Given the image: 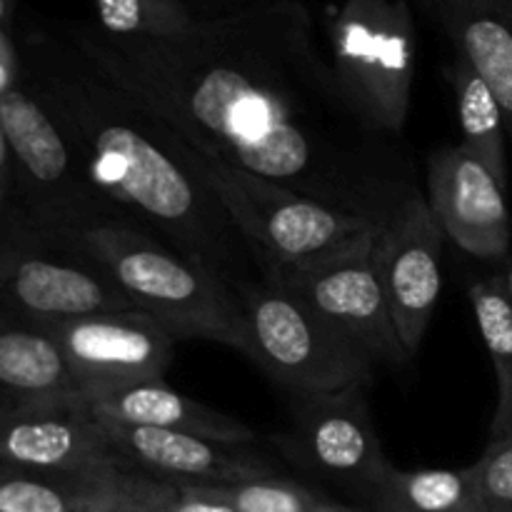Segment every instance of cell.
Masks as SVG:
<instances>
[{
  "label": "cell",
  "mask_w": 512,
  "mask_h": 512,
  "mask_svg": "<svg viewBox=\"0 0 512 512\" xmlns=\"http://www.w3.org/2000/svg\"><path fill=\"white\" fill-rule=\"evenodd\" d=\"M200 488L228 503L235 512H315L325 500L315 490L280 475L230 485H200Z\"/></svg>",
  "instance_id": "24"
},
{
  "label": "cell",
  "mask_w": 512,
  "mask_h": 512,
  "mask_svg": "<svg viewBox=\"0 0 512 512\" xmlns=\"http://www.w3.org/2000/svg\"><path fill=\"white\" fill-rule=\"evenodd\" d=\"M250 335L248 358L285 395L373 388L380 365L353 338L273 280L235 285Z\"/></svg>",
  "instance_id": "6"
},
{
  "label": "cell",
  "mask_w": 512,
  "mask_h": 512,
  "mask_svg": "<svg viewBox=\"0 0 512 512\" xmlns=\"http://www.w3.org/2000/svg\"><path fill=\"white\" fill-rule=\"evenodd\" d=\"M18 0H0V30H3V25L8 23L10 15H13V8Z\"/></svg>",
  "instance_id": "30"
},
{
  "label": "cell",
  "mask_w": 512,
  "mask_h": 512,
  "mask_svg": "<svg viewBox=\"0 0 512 512\" xmlns=\"http://www.w3.org/2000/svg\"><path fill=\"white\" fill-rule=\"evenodd\" d=\"M85 403L163 380L178 340L143 310H120L50 325Z\"/></svg>",
  "instance_id": "11"
},
{
  "label": "cell",
  "mask_w": 512,
  "mask_h": 512,
  "mask_svg": "<svg viewBox=\"0 0 512 512\" xmlns=\"http://www.w3.org/2000/svg\"><path fill=\"white\" fill-rule=\"evenodd\" d=\"M370 512H483L468 470H388Z\"/></svg>",
  "instance_id": "22"
},
{
  "label": "cell",
  "mask_w": 512,
  "mask_h": 512,
  "mask_svg": "<svg viewBox=\"0 0 512 512\" xmlns=\"http://www.w3.org/2000/svg\"><path fill=\"white\" fill-rule=\"evenodd\" d=\"M95 28L115 38H170L203 23L185 0H90Z\"/></svg>",
  "instance_id": "23"
},
{
  "label": "cell",
  "mask_w": 512,
  "mask_h": 512,
  "mask_svg": "<svg viewBox=\"0 0 512 512\" xmlns=\"http://www.w3.org/2000/svg\"><path fill=\"white\" fill-rule=\"evenodd\" d=\"M493 90L512 143V0H410Z\"/></svg>",
  "instance_id": "16"
},
{
  "label": "cell",
  "mask_w": 512,
  "mask_h": 512,
  "mask_svg": "<svg viewBox=\"0 0 512 512\" xmlns=\"http://www.w3.org/2000/svg\"><path fill=\"white\" fill-rule=\"evenodd\" d=\"M85 403L63 348L48 328L0 315V408Z\"/></svg>",
  "instance_id": "17"
},
{
  "label": "cell",
  "mask_w": 512,
  "mask_h": 512,
  "mask_svg": "<svg viewBox=\"0 0 512 512\" xmlns=\"http://www.w3.org/2000/svg\"><path fill=\"white\" fill-rule=\"evenodd\" d=\"M0 310L25 323H68L138 310L100 268L80 255L8 233L0 238Z\"/></svg>",
  "instance_id": "9"
},
{
  "label": "cell",
  "mask_w": 512,
  "mask_h": 512,
  "mask_svg": "<svg viewBox=\"0 0 512 512\" xmlns=\"http://www.w3.org/2000/svg\"><path fill=\"white\" fill-rule=\"evenodd\" d=\"M445 78H448L450 90L455 95L460 130H463V143L460 145L495 175L500 188L508 190L510 135L503 108L495 100L493 90L460 55H453V60L445 65Z\"/></svg>",
  "instance_id": "20"
},
{
  "label": "cell",
  "mask_w": 512,
  "mask_h": 512,
  "mask_svg": "<svg viewBox=\"0 0 512 512\" xmlns=\"http://www.w3.org/2000/svg\"><path fill=\"white\" fill-rule=\"evenodd\" d=\"M0 465L38 473L128 470L88 403L0 408Z\"/></svg>",
  "instance_id": "13"
},
{
  "label": "cell",
  "mask_w": 512,
  "mask_h": 512,
  "mask_svg": "<svg viewBox=\"0 0 512 512\" xmlns=\"http://www.w3.org/2000/svg\"><path fill=\"white\" fill-rule=\"evenodd\" d=\"M130 503V470L38 473L0 465V512H115Z\"/></svg>",
  "instance_id": "19"
},
{
  "label": "cell",
  "mask_w": 512,
  "mask_h": 512,
  "mask_svg": "<svg viewBox=\"0 0 512 512\" xmlns=\"http://www.w3.org/2000/svg\"><path fill=\"white\" fill-rule=\"evenodd\" d=\"M0 130L13 168L5 235L53 245L93 225L130 220L90 178L78 150L25 80L0 90Z\"/></svg>",
  "instance_id": "4"
},
{
  "label": "cell",
  "mask_w": 512,
  "mask_h": 512,
  "mask_svg": "<svg viewBox=\"0 0 512 512\" xmlns=\"http://www.w3.org/2000/svg\"><path fill=\"white\" fill-rule=\"evenodd\" d=\"M503 280H505V288H508V293L512 298V255H510L508 263H505V268H503Z\"/></svg>",
  "instance_id": "31"
},
{
  "label": "cell",
  "mask_w": 512,
  "mask_h": 512,
  "mask_svg": "<svg viewBox=\"0 0 512 512\" xmlns=\"http://www.w3.org/2000/svg\"><path fill=\"white\" fill-rule=\"evenodd\" d=\"M20 73L90 178L138 228L208 265L233 288L263 278L253 248L205 183L195 150L70 35L33 40Z\"/></svg>",
  "instance_id": "2"
},
{
  "label": "cell",
  "mask_w": 512,
  "mask_h": 512,
  "mask_svg": "<svg viewBox=\"0 0 512 512\" xmlns=\"http://www.w3.org/2000/svg\"><path fill=\"white\" fill-rule=\"evenodd\" d=\"M375 233L348 248L273 275V283L303 298L328 323L353 338L378 365L405 368L413 360L400 340L373 258Z\"/></svg>",
  "instance_id": "10"
},
{
  "label": "cell",
  "mask_w": 512,
  "mask_h": 512,
  "mask_svg": "<svg viewBox=\"0 0 512 512\" xmlns=\"http://www.w3.org/2000/svg\"><path fill=\"white\" fill-rule=\"evenodd\" d=\"M495 175L463 145L430 153L425 200L445 238L463 253L490 263H508L512 220Z\"/></svg>",
  "instance_id": "14"
},
{
  "label": "cell",
  "mask_w": 512,
  "mask_h": 512,
  "mask_svg": "<svg viewBox=\"0 0 512 512\" xmlns=\"http://www.w3.org/2000/svg\"><path fill=\"white\" fill-rule=\"evenodd\" d=\"M315 512H370V510H358V508H348V505H340V503H333V500L325 498L323 503L318 505V510Z\"/></svg>",
  "instance_id": "29"
},
{
  "label": "cell",
  "mask_w": 512,
  "mask_h": 512,
  "mask_svg": "<svg viewBox=\"0 0 512 512\" xmlns=\"http://www.w3.org/2000/svg\"><path fill=\"white\" fill-rule=\"evenodd\" d=\"M443 240L423 193L405 198L375 230V268L400 340L413 358L443 293Z\"/></svg>",
  "instance_id": "12"
},
{
  "label": "cell",
  "mask_w": 512,
  "mask_h": 512,
  "mask_svg": "<svg viewBox=\"0 0 512 512\" xmlns=\"http://www.w3.org/2000/svg\"><path fill=\"white\" fill-rule=\"evenodd\" d=\"M100 425L125 468L150 478L180 485H230L278 475L263 455L245 450V445L108 420Z\"/></svg>",
  "instance_id": "15"
},
{
  "label": "cell",
  "mask_w": 512,
  "mask_h": 512,
  "mask_svg": "<svg viewBox=\"0 0 512 512\" xmlns=\"http://www.w3.org/2000/svg\"><path fill=\"white\" fill-rule=\"evenodd\" d=\"M468 470L475 498L483 512H512V435L488 440Z\"/></svg>",
  "instance_id": "26"
},
{
  "label": "cell",
  "mask_w": 512,
  "mask_h": 512,
  "mask_svg": "<svg viewBox=\"0 0 512 512\" xmlns=\"http://www.w3.org/2000/svg\"><path fill=\"white\" fill-rule=\"evenodd\" d=\"M468 300L498 378V405L490 423V440H498L512 435V298L503 273L470 280Z\"/></svg>",
  "instance_id": "21"
},
{
  "label": "cell",
  "mask_w": 512,
  "mask_h": 512,
  "mask_svg": "<svg viewBox=\"0 0 512 512\" xmlns=\"http://www.w3.org/2000/svg\"><path fill=\"white\" fill-rule=\"evenodd\" d=\"M50 248L68 250L103 270L175 340H208L250 355L248 323L233 285L130 220L93 225Z\"/></svg>",
  "instance_id": "3"
},
{
  "label": "cell",
  "mask_w": 512,
  "mask_h": 512,
  "mask_svg": "<svg viewBox=\"0 0 512 512\" xmlns=\"http://www.w3.org/2000/svg\"><path fill=\"white\" fill-rule=\"evenodd\" d=\"M10 210H13V168H10L8 145L0 130V238L10 225Z\"/></svg>",
  "instance_id": "27"
},
{
  "label": "cell",
  "mask_w": 512,
  "mask_h": 512,
  "mask_svg": "<svg viewBox=\"0 0 512 512\" xmlns=\"http://www.w3.org/2000/svg\"><path fill=\"white\" fill-rule=\"evenodd\" d=\"M0 315H3V310H0Z\"/></svg>",
  "instance_id": "33"
},
{
  "label": "cell",
  "mask_w": 512,
  "mask_h": 512,
  "mask_svg": "<svg viewBox=\"0 0 512 512\" xmlns=\"http://www.w3.org/2000/svg\"><path fill=\"white\" fill-rule=\"evenodd\" d=\"M185 3H188L203 20H213L230 13H238V10L253 5L255 0H185Z\"/></svg>",
  "instance_id": "28"
},
{
  "label": "cell",
  "mask_w": 512,
  "mask_h": 512,
  "mask_svg": "<svg viewBox=\"0 0 512 512\" xmlns=\"http://www.w3.org/2000/svg\"><path fill=\"white\" fill-rule=\"evenodd\" d=\"M88 408L95 418L108 420V423L173 430V433L198 435V438L218 440V443L248 445L258 438L255 430L240 423L238 418L168 388L163 380H150V383L90 400Z\"/></svg>",
  "instance_id": "18"
},
{
  "label": "cell",
  "mask_w": 512,
  "mask_h": 512,
  "mask_svg": "<svg viewBox=\"0 0 512 512\" xmlns=\"http://www.w3.org/2000/svg\"><path fill=\"white\" fill-rule=\"evenodd\" d=\"M130 503L148 512H235L200 485H180L130 470Z\"/></svg>",
  "instance_id": "25"
},
{
  "label": "cell",
  "mask_w": 512,
  "mask_h": 512,
  "mask_svg": "<svg viewBox=\"0 0 512 512\" xmlns=\"http://www.w3.org/2000/svg\"><path fill=\"white\" fill-rule=\"evenodd\" d=\"M195 153L383 225L420 193L403 140L365 128L313 43L303 0H255L170 38L70 30Z\"/></svg>",
  "instance_id": "1"
},
{
  "label": "cell",
  "mask_w": 512,
  "mask_h": 512,
  "mask_svg": "<svg viewBox=\"0 0 512 512\" xmlns=\"http://www.w3.org/2000/svg\"><path fill=\"white\" fill-rule=\"evenodd\" d=\"M410 0H345L330 20V68L360 123L400 140L413 103L418 28Z\"/></svg>",
  "instance_id": "7"
},
{
  "label": "cell",
  "mask_w": 512,
  "mask_h": 512,
  "mask_svg": "<svg viewBox=\"0 0 512 512\" xmlns=\"http://www.w3.org/2000/svg\"><path fill=\"white\" fill-rule=\"evenodd\" d=\"M205 183L253 248L265 280L318 263L380 225L243 168L195 153Z\"/></svg>",
  "instance_id": "5"
},
{
  "label": "cell",
  "mask_w": 512,
  "mask_h": 512,
  "mask_svg": "<svg viewBox=\"0 0 512 512\" xmlns=\"http://www.w3.org/2000/svg\"><path fill=\"white\" fill-rule=\"evenodd\" d=\"M115 512H148V510H143V508H138V505L128 503V505H123V508H120V510H115Z\"/></svg>",
  "instance_id": "32"
},
{
  "label": "cell",
  "mask_w": 512,
  "mask_h": 512,
  "mask_svg": "<svg viewBox=\"0 0 512 512\" xmlns=\"http://www.w3.org/2000/svg\"><path fill=\"white\" fill-rule=\"evenodd\" d=\"M365 385L338 393L288 395V430L273 443L313 478L370 505L393 463L385 455Z\"/></svg>",
  "instance_id": "8"
}]
</instances>
